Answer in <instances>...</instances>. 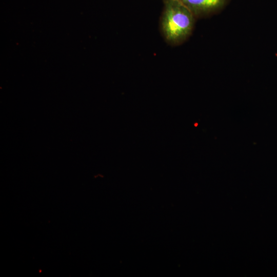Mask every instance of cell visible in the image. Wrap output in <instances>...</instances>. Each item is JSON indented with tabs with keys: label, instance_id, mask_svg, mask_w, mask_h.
Here are the masks:
<instances>
[{
	"label": "cell",
	"instance_id": "1",
	"mask_svg": "<svg viewBox=\"0 0 277 277\" xmlns=\"http://www.w3.org/2000/svg\"><path fill=\"white\" fill-rule=\"evenodd\" d=\"M194 16L180 1L166 0L161 22L166 39L175 45L184 42L193 30Z\"/></svg>",
	"mask_w": 277,
	"mask_h": 277
},
{
	"label": "cell",
	"instance_id": "2",
	"mask_svg": "<svg viewBox=\"0 0 277 277\" xmlns=\"http://www.w3.org/2000/svg\"><path fill=\"white\" fill-rule=\"evenodd\" d=\"M195 16L212 15L222 10L229 0H179Z\"/></svg>",
	"mask_w": 277,
	"mask_h": 277
}]
</instances>
